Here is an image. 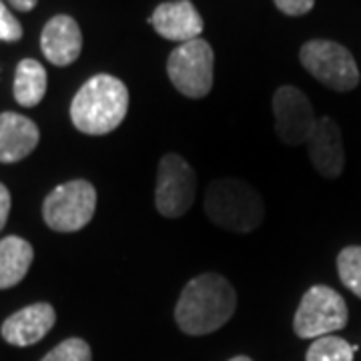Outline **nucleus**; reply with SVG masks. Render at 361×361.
Wrapping results in <instances>:
<instances>
[{
    "label": "nucleus",
    "instance_id": "nucleus-1",
    "mask_svg": "<svg viewBox=\"0 0 361 361\" xmlns=\"http://www.w3.org/2000/svg\"><path fill=\"white\" fill-rule=\"evenodd\" d=\"M237 310V291L219 273H201L183 287L175 305V322L187 336H207L221 329Z\"/></svg>",
    "mask_w": 361,
    "mask_h": 361
},
{
    "label": "nucleus",
    "instance_id": "nucleus-2",
    "mask_svg": "<svg viewBox=\"0 0 361 361\" xmlns=\"http://www.w3.org/2000/svg\"><path fill=\"white\" fill-rule=\"evenodd\" d=\"M129 111V90L123 80L111 75L89 78L71 103V121L85 135H109Z\"/></svg>",
    "mask_w": 361,
    "mask_h": 361
},
{
    "label": "nucleus",
    "instance_id": "nucleus-3",
    "mask_svg": "<svg viewBox=\"0 0 361 361\" xmlns=\"http://www.w3.org/2000/svg\"><path fill=\"white\" fill-rule=\"evenodd\" d=\"M205 213L221 229L251 233L265 219V203L257 189L247 180L223 177L207 187Z\"/></svg>",
    "mask_w": 361,
    "mask_h": 361
},
{
    "label": "nucleus",
    "instance_id": "nucleus-4",
    "mask_svg": "<svg viewBox=\"0 0 361 361\" xmlns=\"http://www.w3.org/2000/svg\"><path fill=\"white\" fill-rule=\"evenodd\" d=\"M345 299L327 285H313L301 297L293 317V331L301 339L334 336L348 325Z\"/></svg>",
    "mask_w": 361,
    "mask_h": 361
},
{
    "label": "nucleus",
    "instance_id": "nucleus-5",
    "mask_svg": "<svg viewBox=\"0 0 361 361\" xmlns=\"http://www.w3.org/2000/svg\"><path fill=\"white\" fill-rule=\"evenodd\" d=\"M97 189L89 180L75 179L59 185L47 195L42 203V217L47 227L59 233H75L85 229L94 217Z\"/></svg>",
    "mask_w": 361,
    "mask_h": 361
},
{
    "label": "nucleus",
    "instance_id": "nucleus-6",
    "mask_svg": "<svg viewBox=\"0 0 361 361\" xmlns=\"http://www.w3.org/2000/svg\"><path fill=\"white\" fill-rule=\"evenodd\" d=\"M299 61L311 77L327 89L349 92L360 85V71L351 52L334 40L315 39L305 42L299 51Z\"/></svg>",
    "mask_w": 361,
    "mask_h": 361
},
{
    "label": "nucleus",
    "instance_id": "nucleus-7",
    "mask_svg": "<svg viewBox=\"0 0 361 361\" xmlns=\"http://www.w3.org/2000/svg\"><path fill=\"white\" fill-rule=\"evenodd\" d=\"M213 63L215 54L207 40H189L169 54L167 75L180 94L203 99L213 89Z\"/></svg>",
    "mask_w": 361,
    "mask_h": 361
},
{
    "label": "nucleus",
    "instance_id": "nucleus-8",
    "mask_svg": "<svg viewBox=\"0 0 361 361\" xmlns=\"http://www.w3.org/2000/svg\"><path fill=\"white\" fill-rule=\"evenodd\" d=\"M195 195V169L177 153H167L157 169L155 207L159 215L167 219H179L193 207Z\"/></svg>",
    "mask_w": 361,
    "mask_h": 361
},
{
    "label": "nucleus",
    "instance_id": "nucleus-9",
    "mask_svg": "<svg viewBox=\"0 0 361 361\" xmlns=\"http://www.w3.org/2000/svg\"><path fill=\"white\" fill-rule=\"evenodd\" d=\"M273 115L277 137L287 147L307 145L317 127V116L310 99L297 87H279L273 94Z\"/></svg>",
    "mask_w": 361,
    "mask_h": 361
},
{
    "label": "nucleus",
    "instance_id": "nucleus-10",
    "mask_svg": "<svg viewBox=\"0 0 361 361\" xmlns=\"http://www.w3.org/2000/svg\"><path fill=\"white\" fill-rule=\"evenodd\" d=\"M307 151L315 171L325 179H337L345 167V151L339 125L331 116H319L307 141Z\"/></svg>",
    "mask_w": 361,
    "mask_h": 361
},
{
    "label": "nucleus",
    "instance_id": "nucleus-11",
    "mask_svg": "<svg viewBox=\"0 0 361 361\" xmlns=\"http://www.w3.org/2000/svg\"><path fill=\"white\" fill-rule=\"evenodd\" d=\"M40 49L47 61L54 66L73 65L82 51V32L73 16L59 14L42 28Z\"/></svg>",
    "mask_w": 361,
    "mask_h": 361
},
{
    "label": "nucleus",
    "instance_id": "nucleus-12",
    "mask_svg": "<svg viewBox=\"0 0 361 361\" xmlns=\"http://www.w3.org/2000/svg\"><path fill=\"white\" fill-rule=\"evenodd\" d=\"M56 322V313L51 303H32L25 310L13 313L2 323V337L16 348H28L39 343Z\"/></svg>",
    "mask_w": 361,
    "mask_h": 361
},
{
    "label": "nucleus",
    "instance_id": "nucleus-13",
    "mask_svg": "<svg viewBox=\"0 0 361 361\" xmlns=\"http://www.w3.org/2000/svg\"><path fill=\"white\" fill-rule=\"evenodd\" d=\"M151 25L163 39L173 42H189L203 32V18L191 0L163 2L151 16Z\"/></svg>",
    "mask_w": 361,
    "mask_h": 361
},
{
    "label": "nucleus",
    "instance_id": "nucleus-14",
    "mask_svg": "<svg viewBox=\"0 0 361 361\" xmlns=\"http://www.w3.org/2000/svg\"><path fill=\"white\" fill-rule=\"evenodd\" d=\"M35 121L18 113H0V163H18L39 145Z\"/></svg>",
    "mask_w": 361,
    "mask_h": 361
},
{
    "label": "nucleus",
    "instance_id": "nucleus-15",
    "mask_svg": "<svg viewBox=\"0 0 361 361\" xmlns=\"http://www.w3.org/2000/svg\"><path fill=\"white\" fill-rule=\"evenodd\" d=\"M35 251L23 237H4L0 239V289H11L18 285L32 265Z\"/></svg>",
    "mask_w": 361,
    "mask_h": 361
},
{
    "label": "nucleus",
    "instance_id": "nucleus-16",
    "mask_svg": "<svg viewBox=\"0 0 361 361\" xmlns=\"http://www.w3.org/2000/svg\"><path fill=\"white\" fill-rule=\"evenodd\" d=\"M14 99L20 106H37L47 94V71L35 59H25L14 73Z\"/></svg>",
    "mask_w": 361,
    "mask_h": 361
},
{
    "label": "nucleus",
    "instance_id": "nucleus-17",
    "mask_svg": "<svg viewBox=\"0 0 361 361\" xmlns=\"http://www.w3.org/2000/svg\"><path fill=\"white\" fill-rule=\"evenodd\" d=\"M357 348L348 343L343 337H317L307 349L305 361H353Z\"/></svg>",
    "mask_w": 361,
    "mask_h": 361
},
{
    "label": "nucleus",
    "instance_id": "nucleus-18",
    "mask_svg": "<svg viewBox=\"0 0 361 361\" xmlns=\"http://www.w3.org/2000/svg\"><path fill=\"white\" fill-rule=\"evenodd\" d=\"M337 273L341 283L348 287L353 295L361 299V247L349 245L341 249L337 255Z\"/></svg>",
    "mask_w": 361,
    "mask_h": 361
},
{
    "label": "nucleus",
    "instance_id": "nucleus-19",
    "mask_svg": "<svg viewBox=\"0 0 361 361\" xmlns=\"http://www.w3.org/2000/svg\"><path fill=\"white\" fill-rule=\"evenodd\" d=\"M40 361H92L90 345L80 337H71L51 349Z\"/></svg>",
    "mask_w": 361,
    "mask_h": 361
},
{
    "label": "nucleus",
    "instance_id": "nucleus-20",
    "mask_svg": "<svg viewBox=\"0 0 361 361\" xmlns=\"http://www.w3.org/2000/svg\"><path fill=\"white\" fill-rule=\"evenodd\" d=\"M23 39V26L6 8L4 2H0V40L2 42H16Z\"/></svg>",
    "mask_w": 361,
    "mask_h": 361
},
{
    "label": "nucleus",
    "instance_id": "nucleus-21",
    "mask_svg": "<svg viewBox=\"0 0 361 361\" xmlns=\"http://www.w3.org/2000/svg\"><path fill=\"white\" fill-rule=\"evenodd\" d=\"M275 6L287 16H303L313 8L315 0H273Z\"/></svg>",
    "mask_w": 361,
    "mask_h": 361
},
{
    "label": "nucleus",
    "instance_id": "nucleus-22",
    "mask_svg": "<svg viewBox=\"0 0 361 361\" xmlns=\"http://www.w3.org/2000/svg\"><path fill=\"white\" fill-rule=\"evenodd\" d=\"M11 191L6 189V185L0 183V231L4 229L6 221H8V213H11Z\"/></svg>",
    "mask_w": 361,
    "mask_h": 361
},
{
    "label": "nucleus",
    "instance_id": "nucleus-23",
    "mask_svg": "<svg viewBox=\"0 0 361 361\" xmlns=\"http://www.w3.org/2000/svg\"><path fill=\"white\" fill-rule=\"evenodd\" d=\"M8 2L13 4L16 11H20V13H30L37 6L39 0H8Z\"/></svg>",
    "mask_w": 361,
    "mask_h": 361
},
{
    "label": "nucleus",
    "instance_id": "nucleus-24",
    "mask_svg": "<svg viewBox=\"0 0 361 361\" xmlns=\"http://www.w3.org/2000/svg\"><path fill=\"white\" fill-rule=\"evenodd\" d=\"M229 361H253L251 357H247V355H237V357H233V360Z\"/></svg>",
    "mask_w": 361,
    "mask_h": 361
}]
</instances>
